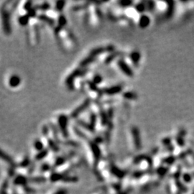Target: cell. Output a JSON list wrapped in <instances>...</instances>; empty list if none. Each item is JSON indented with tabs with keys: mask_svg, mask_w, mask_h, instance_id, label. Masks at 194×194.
Instances as JSON below:
<instances>
[{
	"mask_svg": "<svg viewBox=\"0 0 194 194\" xmlns=\"http://www.w3.org/2000/svg\"><path fill=\"white\" fill-rule=\"evenodd\" d=\"M1 17H2V23H3V28L4 32L7 34H10L11 32V27H10V16L7 11L2 10L1 12Z\"/></svg>",
	"mask_w": 194,
	"mask_h": 194,
	"instance_id": "obj_1",
	"label": "cell"
},
{
	"mask_svg": "<svg viewBox=\"0 0 194 194\" xmlns=\"http://www.w3.org/2000/svg\"><path fill=\"white\" fill-rule=\"evenodd\" d=\"M67 117L66 116H61L58 118V123L61 126L62 133L65 137H68V131H67Z\"/></svg>",
	"mask_w": 194,
	"mask_h": 194,
	"instance_id": "obj_2",
	"label": "cell"
},
{
	"mask_svg": "<svg viewBox=\"0 0 194 194\" xmlns=\"http://www.w3.org/2000/svg\"><path fill=\"white\" fill-rule=\"evenodd\" d=\"M0 158L2 159L3 161H5L6 163H8V164H10V165L11 166V167H12V168H14V167H16V166H17V165L14 163L13 160L8 155H7L5 152H3L2 150H0Z\"/></svg>",
	"mask_w": 194,
	"mask_h": 194,
	"instance_id": "obj_3",
	"label": "cell"
},
{
	"mask_svg": "<svg viewBox=\"0 0 194 194\" xmlns=\"http://www.w3.org/2000/svg\"><path fill=\"white\" fill-rule=\"evenodd\" d=\"M89 100H86V101H85V102L83 103L81 106H80L79 108H77L76 110H75V111H73V113L71 114V117H73V118H75V117H77V116L79 115L80 113H81L82 111H83V110H84L85 109H86V107L89 106Z\"/></svg>",
	"mask_w": 194,
	"mask_h": 194,
	"instance_id": "obj_4",
	"label": "cell"
},
{
	"mask_svg": "<svg viewBox=\"0 0 194 194\" xmlns=\"http://www.w3.org/2000/svg\"><path fill=\"white\" fill-rule=\"evenodd\" d=\"M14 183L15 185H20V186H25L27 183V178L23 176H19L16 177L14 179Z\"/></svg>",
	"mask_w": 194,
	"mask_h": 194,
	"instance_id": "obj_5",
	"label": "cell"
},
{
	"mask_svg": "<svg viewBox=\"0 0 194 194\" xmlns=\"http://www.w3.org/2000/svg\"><path fill=\"white\" fill-rule=\"evenodd\" d=\"M20 83V78L17 76H12L10 79V85L12 87H17Z\"/></svg>",
	"mask_w": 194,
	"mask_h": 194,
	"instance_id": "obj_6",
	"label": "cell"
},
{
	"mask_svg": "<svg viewBox=\"0 0 194 194\" xmlns=\"http://www.w3.org/2000/svg\"><path fill=\"white\" fill-rule=\"evenodd\" d=\"M79 74V70H75V71H73V73H72L71 75H70V76H68V77L67 78V79H66V83H67L68 86H70V84H72V83H73V80H74L75 78L77 76V75Z\"/></svg>",
	"mask_w": 194,
	"mask_h": 194,
	"instance_id": "obj_7",
	"label": "cell"
},
{
	"mask_svg": "<svg viewBox=\"0 0 194 194\" xmlns=\"http://www.w3.org/2000/svg\"><path fill=\"white\" fill-rule=\"evenodd\" d=\"M64 176L63 175L59 174V173H53L51 175V180L52 182H56L58 180H63Z\"/></svg>",
	"mask_w": 194,
	"mask_h": 194,
	"instance_id": "obj_8",
	"label": "cell"
},
{
	"mask_svg": "<svg viewBox=\"0 0 194 194\" xmlns=\"http://www.w3.org/2000/svg\"><path fill=\"white\" fill-rule=\"evenodd\" d=\"M48 151L47 150H42V151H40V152L39 153L36 155L35 159H36L37 161H40V160L43 159L44 158H45L46 155H48Z\"/></svg>",
	"mask_w": 194,
	"mask_h": 194,
	"instance_id": "obj_9",
	"label": "cell"
},
{
	"mask_svg": "<svg viewBox=\"0 0 194 194\" xmlns=\"http://www.w3.org/2000/svg\"><path fill=\"white\" fill-rule=\"evenodd\" d=\"M32 182L33 183H43L46 180L45 178L44 177H35V178H32L30 179Z\"/></svg>",
	"mask_w": 194,
	"mask_h": 194,
	"instance_id": "obj_10",
	"label": "cell"
},
{
	"mask_svg": "<svg viewBox=\"0 0 194 194\" xmlns=\"http://www.w3.org/2000/svg\"><path fill=\"white\" fill-rule=\"evenodd\" d=\"M34 147L38 150L42 151V148H43V145H42V143L40 140H36L35 142V144H34Z\"/></svg>",
	"mask_w": 194,
	"mask_h": 194,
	"instance_id": "obj_11",
	"label": "cell"
},
{
	"mask_svg": "<svg viewBox=\"0 0 194 194\" xmlns=\"http://www.w3.org/2000/svg\"><path fill=\"white\" fill-rule=\"evenodd\" d=\"M78 180L77 178L76 177H65L63 179V181L65 182H68V183H70V182H72V183H74V182H76Z\"/></svg>",
	"mask_w": 194,
	"mask_h": 194,
	"instance_id": "obj_12",
	"label": "cell"
},
{
	"mask_svg": "<svg viewBox=\"0 0 194 194\" xmlns=\"http://www.w3.org/2000/svg\"><path fill=\"white\" fill-rule=\"evenodd\" d=\"M19 21H20V23L22 25H25L28 22V17L27 16H23V17H20Z\"/></svg>",
	"mask_w": 194,
	"mask_h": 194,
	"instance_id": "obj_13",
	"label": "cell"
},
{
	"mask_svg": "<svg viewBox=\"0 0 194 194\" xmlns=\"http://www.w3.org/2000/svg\"><path fill=\"white\" fill-rule=\"evenodd\" d=\"M30 160H29L28 158H25L24 160H23V162H22L21 163H20V166H21L22 167H27V166L30 165Z\"/></svg>",
	"mask_w": 194,
	"mask_h": 194,
	"instance_id": "obj_14",
	"label": "cell"
},
{
	"mask_svg": "<svg viewBox=\"0 0 194 194\" xmlns=\"http://www.w3.org/2000/svg\"><path fill=\"white\" fill-rule=\"evenodd\" d=\"M49 146H50V148H51L53 150L55 151V152L58 151V148H57L56 145H55V144L54 143V142H53V141H51V140L49 141Z\"/></svg>",
	"mask_w": 194,
	"mask_h": 194,
	"instance_id": "obj_15",
	"label": "cell"
},
{
	"mask_svg": "<svg viewBox=\"0 0 194 194\" xmlns=\"http://www.w3.org/2000/svg\"><path fill=\"white\" fill-rule=\"evenodd\" d=\"M65 161H66V159H65L64 158H58V159L56 160V161H55V166H59L61 165L64 164Z\"/></svg>",
	"mask_w": 194,
	"mask_h": 194,
	"instance_id": "obj_16",
	"label": "cell"
},
{
	"mask_svg": "<svg viewBox=\"0 0 194 194\" xmlns=\"http://www.w3.org/2000/svg\"><path fill=\"white\" fill-rule=\"evenodd\" d=\"M64 1H58V3H57V9L58 10H62L63 8V6H64Z\"/></svg>",
	"mask_w": 194,
	"mask_h": 194,
	"instance_id": "obj_17",
	"label": "cell"
},
{
	"mask_svg": "<svg viewBox=\"0 0 194 194\" xmlns=\"http://www.w3.org/2000/svg\"><path fill=\"white\" fill-rule=\"evenodd\" d=\"M50 169V166L48 165H46L45 164L42 167V171H47V170H48Z\"/></svg>",
	"mask_w": 194,
	"mask_h": 194,
	"instance_id": "obj_18",
	"label": "cell"
},
{
	"mask_svg": "<svg viewBox=\"0 0 194 194\" xmlns=\"http://www.w3.org/2000/svg\"><path fill=\"white\" fill-rule=\"evenodd\" d=\"M55 194H67V191L66 190H60L58 191H57Z\"/></svg>",
	"mask_w": 194,
	"mask_h": 194,
	"instance_id": "obj_19",
	"label": "cell"
},
{
	"mask_svg": "<svg viewBox=\"0 0 194 194\" xmlns=\"http://www.w3.org/2000/svg\"><path fill=\"white\" fill-rule=\"evenodd\" d=\"M9 174H10V176H13L14 175V168H12V167H11V168L9 170Z\"/></svg>",
	"mask_w": 194,
	"mask_h": 194,
	"instance_id": "obj_20",
	"label": "cell"
},
{
	"mask_svg": "<svg viewBox=\"0 0 194 194\" xmlns=\"http://www.w3.org/2000/svg\"><path fill=\"white\" fill-rule=\"evenodd\" d=\"M1 194H7V193H5V192H4V193H1Z\"/></svg>",
	"mask_w": 194,
	"mask_h": 194,
	"instance_id": "obj_21",
	"label": "cell"
}]
</instances>
